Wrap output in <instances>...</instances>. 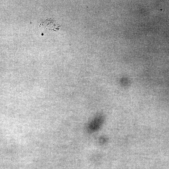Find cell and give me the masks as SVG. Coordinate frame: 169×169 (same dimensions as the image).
Instances as JSON below:
<instances>
[{"mask_svg": "<svg viewBox=\"0 0 169 169\" xmlns=\"http://www.w3.org/2000/svg\"><path fill=\"white\" fill-rule=\"evenodd\" d=\"M104 118L102 114L97 115L88 124L87 130L88 132L93 133L98 131L101 127Z\"/></svg>", "mask_w": 169, "mask_h": 169, "instance_id": "1", "label": "cell"}]
</instances>
